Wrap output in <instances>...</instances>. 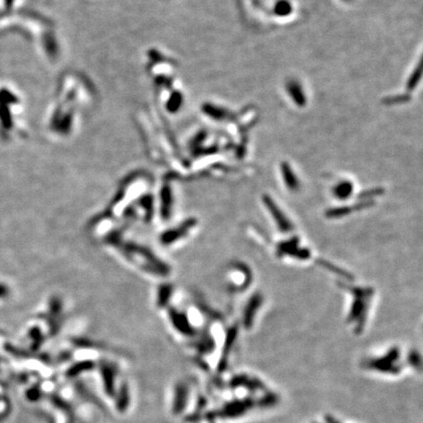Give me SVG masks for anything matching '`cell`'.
Segmentation results:
<instances>
[{
    "label": "cell",
    "mask_w": 423,
    "mask_h": 423,
    "mask_svg": "<svg viewBox=\"0 0 423 423\" xmlns=\"http://www.w3.org/2000/svg\"><path fill=\"white\" fill-rule=\"evenodd\" d=\"M98 223L93 221L91 224L92 231L103 232L109 235H97L95 237L101 241L109 252L117 256L121 261L125 262L128 266L135 268L137 272L143 274V276L150 279L166 280L172 273L170 266L161 261L157 255L152 253V250L146 246L139 244L133 238H129L128 235H124L120 230L118 222L108 215H99L94 218Z\"/></svg>",
    "instance_id": "6da1fadb"
}]
</instances>
